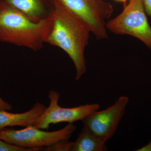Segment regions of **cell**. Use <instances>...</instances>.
<instances>
[{
  "label": "cell",
  "instance_id": "cell-1",
  "mask_svg": "<svg viewBox=\"0 0 151 151\" xmlns=\"http://www.w3.org/2000/svg\"><path fill=\"white\" fill-rule=\"evenodd\" d=\"M51 1L53 5L52 27L47 43L66 52L75 66V79L77 81L86 71L85 51L91 32L79 19L60 3Z\"/></svg>",
  "mask_w": 151,
  "mask_h": 151
},
{
  "label": "cell",
  "instance_id": "cell-2",
  "mask_svg": "<svg viewBox=\"0 0 151 151\" xmlns=\"http://www.w3.org/2000/svg\"><path fill=\"white\" fill-rule=\"evenodd\" d=\"M52 22V15L41 21L34 22L1 3L0 41L38 51L47 43Z\"/></svg>",
  "mask_w": 151,
  "mask_h": 151
},
{
  "label": "cell",
  "instance_id": "cell-3",
  "mask_svg": "<svg viewBox=\"0 0 151 151\" xmlns=\"http://www.w3.org/2000/svg\"><path fill=\"white\" fill-rule=\"evenodd\" d=\"M121 14L106 22L107 30L118 35L134 37L151 50V27L143 0H129Z\"/></svg>",
  "mask_w": 151,
  "mask_h": 151
},
{
  "label": "cell",
  "instance_id": "cell-4",
  "mask_svg": "<svg viewBox=\"0 0 151 151\" xmlns=\"http://www.w3.org/2000/svg\"><path fill=\"white\" fill-rule=\"evenodd\" d=\"M62 4L79 19L97 39L108 38L106 20L113 12L112 4L105 0H53Z\"/></svg>",
  "mask_w": 151,
  "mask_h": 151
},
{
  "label": "cell",
  "instance_id": "cell-5",
  "mask_svg": "<svg viewBox=\"0 0 151 151\" xmlns=\"http://www.w3.org/2000/svg\"><path fill=\"white\" fill-rule=\"evenodd\" d=\"M76 129L75 125L69 123L60 129L47 132L32 125L20 130H0V139L9 144L20 147L43 148L59 141L69 140Z\"/></svg>",
  "mask_w": 151,
  "mask_h": 151
},
{
  "label": "cell",
  "instance_id": "cell-6",
  "mask_svg": "<svg viewBox=\"0 0 151 151\" xmlns=\"http://www.w3.org/2000/svg\"><path fill=\"white\" fill-rule=\"evenodd\" d=\"M60 95L58 92L51 90L49 92V105L36 120L33 125L38 129L48 130L51 124L66 122L73 124L81 121L95 111H98L100 105L92 103L73 108H62L58 105Z\"/></svg>",
  "mask_w": 151,
  "mask_h": 151
},
{
  "label": "cell",
  "instance_id": "cell-7",
  "mask_svg": "<svg viewBox=\"0 0 151 151\" xmlns=\"http://www.w3.org/2000/svg\"><path fill=\"white\" fill-rule=\"evenodd\" d=\"M129 101V97L121 96L108 108L98 110L86 116L82 121L84 126L106 142L116 134Z\"/></svg>",
  "mask_w": 151,
  "mask_h": 151
},
{
  "label": "cell",
  "instance_id": "cell-8",
  "mask_svg": "<svg viewBox=\"0 0 151 151\" xmlns=\"http://www.w3.org/2000/svg\"><path fill=\"white\" fill-rule=\"evenodd\" d=\"M3 4L16 10L33 21L39 22L52 15L51 0H0Z\"/></svg>",
  "mask_w": 151,
  "mask_h": 151
},
{
  "label": "cell",
  "instance_id": "cell-9",
  "mask_svg": "<svg viewBox=\"0 0 151 151\" xmlns=\"http://www.w3.org/2000/svg\"><path fill=\"white\" fill-rule=\"evenodd\" d=\"M45 108V105L37 102L31 109L24 113H12L5 110H0V130L7 127H27L33 125Z\"/></svg>",
  "mask_w": 151,
  "mask_h": 151
},
{
  "label": "cell",
  "instance_id": "cell-10",
  "mask_svg": "<svg viewBox=\"0 0 151 151\" xmlns=\"http://www.w3.org/2000/svg\"><path fill=\"white\" fill-rule=\"evenodd\" d=\"M105 143L84 126L71 151H106L108 148Z\"/></svg>",
  "mask_w": 151,
  "mask_h": 151
},
{
  "label": "cell",
  "instance_id": "cell-11",
  "mask_svg": "<svg viewBox=\"0 0 151 151\" xmlns=\"http://www.w3.org/2000/svg\"><path fill=\"white\" fill-rule=\"evenodd\" d=\"M73 142L68 140L59 141L51 146L43 148L42 151H71Z\"/></svg>",
  "mask_w": 151,
  "mask_h": 151
},
{
  "label": "cell",
  "instance_id": "cell-12",
  "mask_svg": "<svg viewBox=\"0 0 151 151\" xmlns=\"http://www.w3.org/2000/svg\"><path fill=\"white\" fill-rule=\"evenodd\" d=\"M42 148L28 149L11 145L0 139V151H37Z\"/></svg>",
  "mask_w": 151,
  "mask_h": 151
},
{
  "label": "cell",
  "instance_id": "cell-13",
  "mask_svg": "<svg viewBox=\"0 0 151 151\" xmlns=\"http://www.w3.org/2000/svg\"><path fill=\"white\" fill-rule=\"evenodd\" d=\"M12 106L9 103L6 102L0 97V110L10 111L12 110Z\"/></svg>",
  "mask_w": 151,
  "mask_h": 151
},
{
  "label": "cell",
  "instance_id": "cell-14",
  "mask_svg": "<svg viewBox=\"0 0 151 151\" xmlns=\"http://www.w3.org/2000/svg\"><path fill=\"white\" fill-rule=\"evenodd\" d=\"M146 14L151 17V0H143Z\"/></svg>",
  "mask_w": 151,
  "mask_h": 151
},
{
  "label": "cell",
  "instance_id": "cell-15",
  "mask_svg": "<svg viewBox=\"0 0 151 151\" xmlns=\"http://www.w3.org/2000/svg\"><path fill=\"white\" fill-rule=\"evenodd\" d=\"M137 151H151V140L146 146H144L141 148L137 150Z\"/></svg>",
  "mask_w": 151,
  "mask_h": 151
},
{
  "label": "cell",
  "instance_id": "cell-16",
  "mask_svg": "<svg viewBox=\"0 0 151 151\" xmlns=\"http://www.w3.org/2000/svg\"><path fill=\"white\" fill-rule=\"evenodd\" d=\"M115 1L118 2H120L123 3L124 4L126 5L127 2L129 1V0H115Z\"/></svg>",
  "mask_w": 151,
  "mask_h": 151
},
{
  "label": "cell",
  "instance_id": "cell-17",
  "mask_svg": "<svg viewBox=\"0 0 151 151\" xmlns=\"http://www.w3.org/2000/svg\"><path fill=\"white\" fill-rule=\"evenodd\" d=\"M1 1H0V8H1Z\"/></svg>",
  "mask_w": 151,
  "mask_h": 151
}]
</instances>
